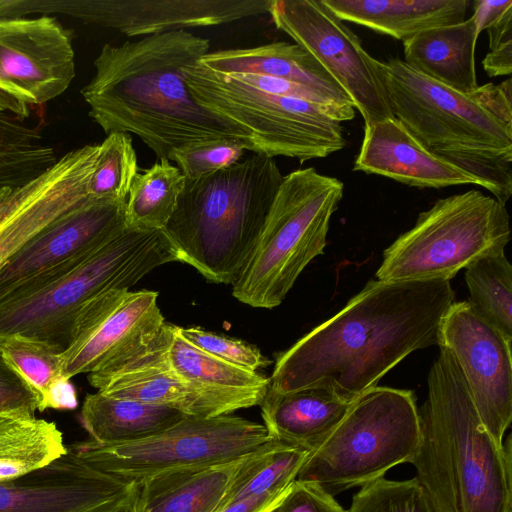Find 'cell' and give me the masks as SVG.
I'll list each match as a JSON object with an SVG mask.
<instances>
[{
	"instance_id": "obj_17",
	"label": "cell",
	"mask_w": 512,
	"mask_h": 512,
	"mask_svg": "<svg viewBox=\"0 0 512 512\" xmlns=\"http://www.w3.org/2000/svg\"><path fill=\"white\" fill-rule=\"evenodd\" d=\"M138 492V484L96 469L68 449L44 467L0 483V512H130Z\"/></svg>"
},
{
	"instance_id": "obj_32",
	"label": "cell",
	"mask_w": 512,
	"mask_h": 512,
	"mask_svg": "<svg viewBox=\"0 0 512 512\" xmlns=\"http://www.w3.org/2000/svg\"><path fill=\"white\" fill-rule=\"evenodd\" d=\"M468 303L512 340V266L505 253L485 256L465 268Z\"/></svg>"
},
{
	"instance_id": "obj_12",
	"label": "cell",
	"mask_w": 512,
	"mask_h": 512,
	"mask_svg": "<svg viewBox=\"0 0 512 512\" xmlns=\"http://www.w3.org/2000/svg\"><path fill=\"white\" fill-rule=\"evenodd\" d=\"M174 327L165 322L108 366L88 374L90 385L106 396L166 406L194 418L229 415L261 404L265 394L198 385L176 372L168 358Z\"/></svg>"
},
{
	"instance_id": "obj_5",
	"label": "cell",
	"mask_w": 512,
	"mask_h": 512,
	"mask_svg": "<svg viewBox=\"0 0 512 512\" xmlns=\"http://www.w3.org/2000/svg\"><path fill=\"white\" fill-rule=\"evenodd\" d=\"M282 179L274 158L256 153L186 179L163 229L180 262L209 282L233 285L253 252Z\"/></svg>"
},
{
	"instance_id": "obj_35",
	"label": "cell",
	"mask_w": 512,
	"mask_h": 512,
	"mask_svg": "<svg viewBox=\"0 0 512 512\" xmlns=\"http://www.w3.org/2000/svg\"><path fill=\"white\" fill-rule=\"evenodd\" d=\"M245 151L246 144L241 139H219L177 148L169 160L186 179H196L237 163Z\"/></svg>"
},
{
	"instance_id": "obj_3",
	"label": "cell",
	"mask_w": 512,
	"mask_h": 512,
	"mask_svg": "<svg viewBox=\"0 0 512 512\" xmlns=\"http://www.w3.org/2000/svg\"><path fill=\"white\" fill-rule=\"evenodd\" d=\"M393 116L430 152L480 180L506 204L512 194L511 79L462 93L404 60L367 56Z\"/></svg>"
},
{
	"instance_id": "obj_36",
	"label": "cell",
	"mask_w": 512,
	"mask_h": 512,
	"mask_svg": "<svg viewBox=\"0 0 512 512\" xmlns=\"http://www.w3.org/2000/svg\"><path fill=\"white\" fill-rule=\"evenodd\" d=\"M176 333L198 349L241 368L257 371L271 361L257 348L233 338L197 327L175 326Z\"/></svg>"
},
{
	"instance_id": "obj_39",
	"label": "cell",
	"mask_w": 512,
	"mask_h": 512,
	"mask_svg": "<svg viewBox=\"0 0 512 512\" xmlns=\"http://www.w3.org/2000/svg\"><path fill=\"white\" fill-rule=\"evenodd\" d=\"M271 512H346L333 495L312 481L295 480Z\"/></svg>"
},
{
	"instance_id": "obj_22",
	"label": "cell",
	"mask_w": 512,
	"mask_h": 512,
	"mask_svg": "<svg viewBox=\"0 0 512 512\" xmlns=\"http://www.w3.org/2000/svg\"><path fill=\"white\" fill-rule=\"evenodd\" d=\"M263 446L230 461L175 470L149 479L139 485L130 512H217Z\"/></svg>"
},
{
	"instance_id": "obj_34",
	"label": "cell",
	"mask_w": 512,
	"mask_h": 512,
	"mask_svg": "<svg viewBox=\"0 0 512 512\" xmlns=\"http://www.w3.org/2000/svg\"><path fill=\"white\" fill-rule=\"evenodd\" d=\"M346 512L440 511L417 477L402 481L381 477L362 485Z\"/></svg>"
},
{
	"instance_id": "obj_9",
	"label": "cell",
	"mask_w": 512,
	"mask_h": 512,
	"mask_svg": "<svg viewBox=\"0 0 512 512\" xmlns=\"http://www.w3.org/2000/svg\"><path fill=\"white\" fill-rule=\"evenodd\" d=\"M183 71L196 103L247 135L246 151L303 163L346 146L341 122L321 105L256 90L199 62Z\"/></svg>"
},
{
	"instance_id": "obj_15",
	"label": "cell",
	"mask_w": 512,
	"mask_h": 512,
	"mask_svg": "<svg viewBox=\"0 0 512 512\" xmlns=\"http://www.w3.org/2000/svg\"><path fill=\"white\" fill-rule=\"evenodd\" d=\"M511 341L467 301L450 305L438 335L437 345L457 363L484 427L499 446L512 421Z\"/></svg>"
},
{
	"instance_id": "obj_42",
	"label": "cell",
	"mask_w": 512,
	"mask_h": 512,
	"mask_svg": "<svg viewBox=\"0 0 512 512\" xmlns=\"http://www.w3.org/2000/svg\"><path fill=\"white\" fill-rule=\"evenodd\" d=\"M13 189L14 188H8V187L0 188V207L4 203V201L7 199V197L10 195V193L12 192Z\"/></svg>"
},
{
	"instance_id": "obj_24",
	"label": "cell",
	"mask_w": 512,
	"mask_h": 512,
	"mask_svg": "<svg viewBox=\"0 0 512 512\" xmlns=\"http://www.w3.org/2000/svg\"><path fill=\"white\" fill-rule=\"evenodd\" d=\"M352 403L326 387L289 393L268 387L259 406L271 438L312 451L339 424Z\"/></svg>"
},
{
	"instance_id": "obj_18",
	"label": "cell",
	"mask_w": 512,
	"mask_h": 512,
	"mask_svg": "<svg viewBox=\"0 0 512 512\" xmlns=\"http://www.w3.org/2000/svg\"><path fill=\"white\" fill-rule=\"evenodd\" d=\"M271 0H50L63 13L129 37L229 24L268 13Z\"/></svg>"
},
{
	"instance_id": "obj_13",
	"label": "cell",
	"mask_w": 512,
	"mask_h": 512,
	"mask_svg": "<svg viewBox=\"0 0 512 512\" xmlns=\"http://www.w3.org/2000/svg\"><path fill=\"white\" fill-rule=\"evenodd\" d=\"M268 14L345 91L364 127L394 117L360 39L322 0H271Z\"/></svg>"
},
{
	"instance_id": "obj_1",
	"label": "cell",
	"mask_w": 512,
	"mask_h": 512,
	"mask_svg": "<svg viewBox=\"0 0 512 512\" xmlns=\"http://www.w3.org/2000/svg\"><path fill=\"white\" fill-rule=\"evenodd\" d=\"M449 281H369L336 315L280 353L269 388L320 386L354 401L415 350L438 344Z\"/></svg>"
},
{
	"instance_id": "obj_30",
	"label": "cell",
	"mask_w": 512,
	"mask_h": 512,
	"mask_svg": "<svg viewBox=\"0 0 512 512\" xmlns=\"http://www.w3.org/2000/svg\"><path fill=\"white\" fill-rule=\"evenodd\" d=\"M58 160L54 149L20 118L0 110V188H18Z\"/></svg>"
},
{
	"instance_id": "obj_14",
	"label": "cell",
	"mask_w": 512,
	"mask_h": 512,
	"mask_svg": "<svg viewBox=\"0 0 512 512\" xmlns=\"http://www.w3.org/2000/svg\"><path fill=\"white\" fill-rule=\"evenodd\" d=\"M71 32L56 17L0 18V110L20 119L75 77Z\"/></svg>"
},
{
	"instance_id": "obj_40",
	"label": "cell",
	"mask_w": 512,
	"mask_h": 512,
	"mask_svg": "<svg viewBox=\"0 0 512 512\" xmlns=\"http://www.w3.org/2000/svg\"><path fill=\"white\" fill-rule=\"evenodd\" d=\"M38 402L27 383L0 357V412L35 415Z\"/></svg>"
},
{
	"instance_id": "obj_8",
	"label": "cell",
	"mask_w": 512,
	"mask_h": 512,
	"mask_svg": "<svg viewBox=\"0 0 512 512\" xmlns=\"http://www.w3.org/2000/svg\"><path fill=\"white\" fill-rule=\"evenodd\" d=\"M421 442L419 409L411 390L375 386L356 398L314 450L296 480L312 481L335 496L412 463Z\"/></svg>"
},
{
	"instance_id": "obj_7",
	"label": "cell",
	"mask_w": 512,
	"mask_h": 512,
	"mask_svg": "<svg viewBox=\"0 0 512 512\" xmlns=\"http://www.w3.org/2000/svg\"><path fill=\"white\" fill-rule=\"evenodd\" d=\"M344 183L314 168L283 176L253 252L232 285L233 296L254 308L285 299L304 268L322 254Z\"/></svg>"
},
{
	"instance_id": "obj_43",
	"label": "cell",
	"mask_w": 512,
	"mask_h": 512,
	"mask_svg": "<svg viewBox=\"0 0 512 512\" xmlns=\"http://www.w3.org/2000/svg\"><path fill=\"white\" fill-rule=\"evenodd\" d=\"M121 512H129V510H124V511H121Z\"/></svg>"
},
{
	"instance_id": "obj_27",
	"label": "cell",
	"mask_w": 512,
	"mask_h": 512,
	"mask_svg": "<svg viewBox=\"0 0 512 512\" xmlns=\"http://www.w3.org/2000/svg\"><path fill=\"white\" fill-rule=\"evenodd\" d=\"M185 417L173 408L114 398L100 392L87 394L80 412L81 425L90 439L103 444L145 438Z\"/></svg>"
},
{
	"instance_id": "obj_4",
	"label": "cell",
	"mask_w": 512,
	"mask_h": 512,
	"mask_svg": "<svg viewBox=\"0 0 512 512\" xmlns=\"http://www.w3.org/2000/svg\"><path fill=\"white\" fill-rule=\"evenodd\" d=\"M421 442L411 464L440 512H512V446L484 427L464 377L445 348L419 410Z\"/></svg>"
},
{
	"instance_id": "obj_31",
	"label": "cell",
	"mask_w": 512,
	"mask_h": 512,
	"mask_svg": "<svg viewBox=\"0 0 512 512\" xmlns=\"http://www.w3.org/2000/svg\"><path fill=\"white\" fill-rule=\"evenodd\" d=\"M168 358L176 372L198 385L266 394L270 384V379L257 371L241 368L198 349L179 336L175 327Z\"/></svg>"
},
{
	"instance_id": "obj_21",
	"label": "cell",
	"mask_w": 512,
	"mask_h": 512,
	"mask_svg": "<svg viewBox=\"0 0 512 512\" xmlns=\"http://www.w3.org/2000/svg\"><path fill=\"white\" fill-rule=\"evenodd\" d=\"M353 170L417 188L483 187L476 177L426 149L395 117L364 127Z\"/></svg>"
},
{
	"instance_id": "obj_10",
	"label": "cell",
	"mask_w": 512,
	"mask_h": 512,
	"mask_svg": "<svg viewBox=\"0 0 512 512\" xmlns=\"http://www.w3.org/2000/svg\"><path fill=\"white\" fill-rule=\"evenodd\" d=\"M505 204L480 190L438 199L383 253L379 281H450L485 256L505 252L510 241Z\"/></svg>"
},
{
	"instance_id": "obj_37",
	"label": "cell",
	"mask_w": 512,
	"mask_h": 512,
	"mask_svg": "<svg viewBox=\"0 0 512 512\" xmlns=\"http://www.w3.org/2000/svg\"><path fill=\"white\" fill-rule=\"evenodd\" d=\"M63 438L54 422L22 412H0V456Z\"/></svg>"
},
{
	"instance_id": "obj_41",
	"label": "cell",
	"mask_w": 512,
	"mask_h": 512,
	"mask_svg": "<svg viewBox=\"0 0 512 512\" xmlns=\"http://www.w3.org/2000/svg\"><path fill=\"white\" fill-rule=\"evenodd\" d=\"M288 488L282 492L247 498L234 502L221 508L217 512H271V510L283 498Z\"/></svg>"
},
{
	"instance_id": "obj_23",
	"label": "cell",
	"mask_w": 512,
	"mask_h": 512,
	"mask_svg": "<svg viewBox=\"0 0 512 512\" xmlns=\"http://www.w3.org/2000/svg\"><path fill=\"white\" fill-rule=\"evenodd\" d=\"M224 74H257L312 88L336 104L354 108L353 102L318 61L295 43L272 42L250 48L208 52L199 61Z\"/></svg>"
},
{
	"instance_id": "obj_16",
	"label": "cell",
	"mask_w": 512,
	"mask_h": 512,
	"mask_svg": "<svg viewBox=\"0 0 512 512\" xmlns=\"http://www.w3.org/2000/svg\"><path fill=\"white\" fill-rule=\"evenodd\" d=\"M157 299L155 291L114 289L87 302L61 353L63 377L99 371L155 334L166 322Z\"/></svg>"
},
{
	"instance_id": "obj_2",
	"label": "cell",
	"mask_w": 512,
	"mask_h": 512,
	"mask_svg": "<svg viewBox=\"0 0 512 512\" xmlns=\"http://www.w3.org/2000/svg\"><path fill=\"white\" fill-rule=\"evenodd\" d=\"M210 41L187 30L105 44L81 94L89 116L109 134L131 133L158 160L180 147L247 135L196 103L183 68L209 52Z\"/></svg>"
},
{
	"instance_id": "obj_28",
	"label": "cell",
	"mask_w": 512,
	"mask_h": 512,
	"mask_svg": "<svg viewBox=\"0 0 512 512\" xmlns=\"http://www.w3.org/2000/svg\"><path fill=\"white\" fill-rule=\"evenodd\" d=\"M63 349L20 334H0V357L27 383L37 398L38 410L74 409L73 385L62 375Z\"/></svg>"
},
{
	"instance_id": "obj_26",
	"label": "cell",
	"mask_w": 512,
	"mask_h": 512,
	"mask_svg": "<svg viewBox=\"0 0 512 512\" xmlns=\"http://www.w3.org/2000/svg\"><path fill=\"white\" fill-rule=\"evenodd\" d=\"M341 20L403 42L466 19L469 0H322Z\"/></svg>"
},
{
	"instance_id": "obj_29",
	"label": "cell",
	"mask_w": 512,
	"mask_h": 512,
	"mask_svg": "<svg viewBox=\"0 0 512 512\" xmlns=\"http://www.w3.org/2000/svg\"><path fill=\"white\" fill-rule=\"evenodd\" d=\"M186 177L168 159L155 162L134 178L125 207V227L163 230L174 213Z\"/></svg>"
},
{
	"instance_id": "obj_33",
	"label": "cell",
	"mask_w": 512,
	"mask_h": 512,
	"mask_svg": "<svg viewBox=\"0 0 512 512\" xmlns=\"http://www.w3.org/2000/svg\"><path fill=\"white\" fill-rule=\"evenodd\" d=\"M139 166L129 134L112 132L99 144L95 168L87 185L95 200L126 202Z\"/></svg>"
},
{
	"instance_id": "obj_6",
	"label": "cell",
	"mask_w": 512,
	"mask_h": 512,
	"mask_svg": "<svg viewBox=\"0 0 512 512\" xmlns=\"http://www.w3.org/2000/svg\"><path fill=\"white\" fill-rule=\"evenodd\" d=\"M179 260L163 230L125 228L90 254L25 282L0 298V334L66 348L74 319L90 300L129 289L153 269Z\"/></svg>"
},
{
	"instance_id": "obj_11",
	"label": "cell",
	"mask_w": 512,
	"mask_h": 512,
	"mask_svg": "<svg viewBox=\"0 0 512 512\" xmlns=\"http://www.w3.org/2000/svg\"><path fill=\"white\" fill-rule=\"evenodd\" d=\"M271 439L263 424L238 416L185 417L145 438L67 448L103 472L138 485L175 470L222 463L249 454Z\"/></svg>"
},
{
	"instance_id": "obj_20",
	"label": "cell",
	"mask_w": 512,
	"mask_h": 512,
	"mask_svg": "<svg viewBox=\"0 0 512 512\" xmlns=\"http://www.w3.org/2000/svg\"><path fill=\"white\" fill-rule=\"evenodd\" d=\"M99 144L67 152L39 177L14 188L0 207V268L58 216L87 199Z\"/></svg>"
},
{
	"instance_id": "obj_38",
	"label": "cell",
	"mask_w": 512,
	"mask_h": 512,
	"mask_svg": "<svg viewBox=\"0 0 512 512\" xmlns=\"http://www.w3.org/2000/svg\"><path fill=\"white\" fill-rule=\"evenodd\" d=\"M68 452L63 438L0 456V483L42 468Z\"/></svg>"
},
{
	"instance_id": "obj_19",
	"label": "cell",
	"mask_w": 512,
	"mask_h": 512,
	"mask_svg": "<svg viewBox=\"0 0 512 512\" xmlns=\"http://www.w3.org/2000/svg\"><path fill=\"white\" fill-rule=\"evenodd\" d=\"M125 207L126 202L88 197L58 216L0 268V298L116 237L126 228Z\"/></svg>"
},
{
	"instance_id": "obj_25",
	"label": "cell",
	"mask_w": 512,
	"mask_h": 512,
	"mask_svg": "<svg viewBox=\"0 0 512 512\" xmlns=\"http://www.w3.org/2000/svg\"><path fill=\"white\" fill-rule=\"evenodd\" d=\"M480 32L472 15L431 28L403 42L404 62L420 74L462 93L478 88L475 48Z\"/></svg>"
}]
</instances>
